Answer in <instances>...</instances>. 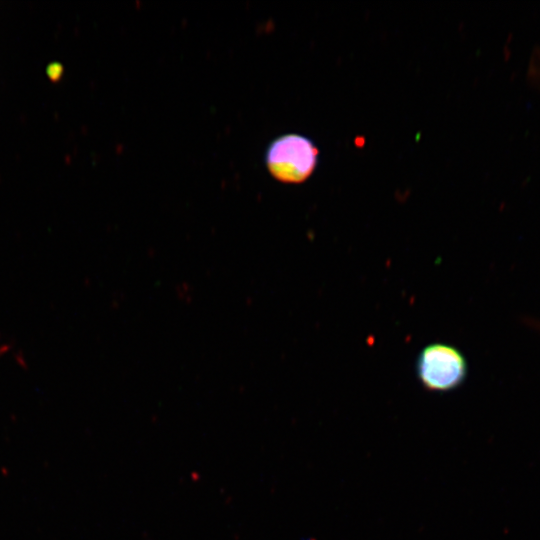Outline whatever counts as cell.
I'll use <instances>...</instances> for the list:
<instances>
[{
	"label": "cell",
	"mask_w": 540,
	"mask_h": 540,
	"mask_svg": "<svg viewBox=\"0 0 540 540\" xmlns=\"http://www.w3.org/2000/svg\"><path fill=\"white\" fill-rule=\"evenodd\" d=\"M417 375L432 391H448L465 379L467 365L463 355L446 344H431L423 349L417 360Z\"/></svg>",
	"instance_id": "2"
},
{
	"label": "cell",
	"mask_w": 540,
	"mask_h": 540,
	"mask_svg": "<svg viewBox=\"0 0 540 540\" xmlns=\"http://www.w3.org/2000/svg\"><path fill=\"white\" fill-rule=\"evenodd\" d=\"M317 162V147L309 138L299 134L277 137L265 153L268 171L283 183L304 182L315 170Z\"/></svg>",
	"instance_id": "1"
}]
</instances>
